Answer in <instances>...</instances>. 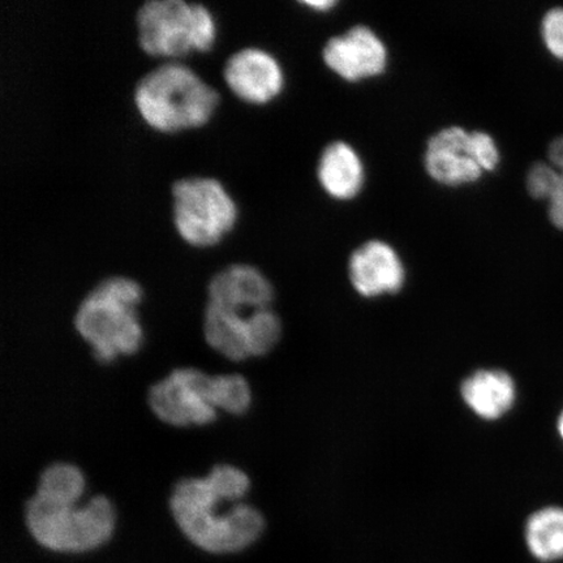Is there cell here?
<instances>
[{
	"label": "cell",
	"mask_w": 563,
	"mask_h": 563,
	"mask_svg": "<svg viewBox=\"0 0 563 563\" xmlns=\"http://www.w3.org/2000/svg\"><path fill=\"white\" fill-rule=\"evenodd\" d=\"M203 335L211 349L232 362L251 357L246 317L220 307L207 305L203 314Z\"/></svg>",
	"instance_id": "obj_15"
},
{
	"label": "cell",
	"mask_w": 563,
	"mask_h": 563,
	"mask_svg": "<svg viewBox=\"0 0 563 563\" xmlns=\"http://www.w3.org/2000/svg\"><path fill=\"white\" fill-rule=\"evenodd\" d=\"M147 405L173 427L208 426L217 419V408L187 382L180 368L151 387Z\"/></svg>",
	"instance_id": "obj_11"
},
{
	"label": "cell",
	"mask_w": 563,
	"mask_h": 563,
	"mask_svg": "<svg viewBox=\"0 0 563 563\" xmlns=\"http://www.w3.org/2000/svg\"><path fill=\"white\" fill-rule=\"evenodd\" d=\"M86 490V477L74 464L58 462L46 467L40 476L37 493L45 501L74 506Z\"/></svg>",
	"instance_id": "obj_17"
},
{
	"label": "cell",
	"mask_w": 563,
	"mask_h": 563,
	"mask_svg": "<svg viewBox=\"0 0 563 563\" xmlns=\"http://www.w3.org/2000/svg\"><path fill=\"white\" fill-rule=\"evenodd\" d=\"M558 429H559V433L561 435V439L563 440V411H562V413L560 415V418H559Z\"/></svg>",
	"instance_id": "obj_27"
},
{
	"label": "cell",
	"mask_w": 563,
	"mask_h": 563,
	"mask_svg": "<svg viewBox=\"0 0 563 563\" xmlns=\"http://www.w3.org/2000/svg\"><path fill=\"white\" fill-rule=\"evenodd\" d=\"M543 38L548 51L563 60V9H552L543 19Z\"/></svg>",
	"instance_id": "obj_23"
},
{
	"label": "cell",
	"mask_w": 563,
	"mask_h": 563,
	"mask_svg": "<svg viewBox=\"0 0 563 563\" xmlns=\"http://www.w3.org/2000/svg\"><path fill=\"white\" fill-rule=\"evenodd\" d=\"M474 153L484 173L495 172L501 161L496 140L489 133L473 131Z\"/></svg>",
	"instance_id": "obj_22"
},
{
	"label": "cell",
	"mask_w": 563,
	"mask_h": 563,
	"mask_svg": "<svg viewBox=\"0 0 563 563\" xmlns=\"http://www.w3.org/2000/svg\"><path fill=\"white\" fill-rule=\"evenodd\" d=\"M272 282L250 264H232L214 274L208 284V305L243 313L244 309L269 308Z\"/></svg>",
	"instance_id": "obj_12"
},
{
	"label": "cell",
	"mask_w": 563,
	"mask_h": 563,
	"mask_svg": "<svg viewBox=\"0 0 563 563\" xmlns=\"http://www.w3.org/2000/svg\"><path fill=\"white\" fill-rule=\"evenodd\" d=\"M221 504L207 477L181 478L170 498L176 525L202 551L234 553L262 537L265 528L262 512L243 503L222 511Z\"/></svg>",
	"instance_id": "obj_1"
},
{
	"label": "cell",
	"mask_w": 563,
	"mask_h": 563,
	"mask_svg": "<svg viewBox=\"0 0 563 563\" xmlns=\"http://www.w3.org/2000/svg\"><path fill=\"white\" fill-rule=\"evenodd\" d=\"M173 223L181 241L207 249L218 244L238 221V207L222 183L210 176H186L172 186Z\"/></svg>",
	"instance_id": "obj_6"
},
{
	"label": "cell",
	"mask_w": 563,
	"mask_h": 563,
	"mask_svg": "<svg viewBox=\"0 0 563 563\" xmlns=\"http://www.w3.org/2000/svg\"><path fill=\"white\" fill-rule=\"evenodd\" d=\"M562 173L545 164H534L527 175V189L533 199H551L559 187Z\"/></svg>",
	"instance_id": "obj_21"
},
{
	"label": "cell",
	"mask_w": 563,
	"mask_h": 563,
	"mask_svg": "<svg viewBox=\"0 0 563 563\" xmlns=\"http://www.w3.org/2000/svg\"><path fill=\"white\" fill-rule=\"evenodd\" d=\"M207 481L222 503L239 504L251 488L249 475L230 464H218L211 468Z\"/></svg>",
	"instance_id": "obj_20"
},
{
	"label": "cell",
	"mask_w": 563,
	"mask_h": 563,
	"mask_svg": "<svg viewBox=\"0 0 563 563\" xmlns=\"http://www.w3.org/2000/svg\"><path fill=\"white\" fill-rule=\"evenodd\" d=\"M133 103L152 130L175 133L208 123L220 95L191 67L167 60L140 77Z\"/></svg>",
	"instance_id": "obj_2"
},
{
	"label": "cell",
	"mask_w": 563,
	"mask_h": 563,
	"mask_svg": "<svg viewBox=\"0 0 563 563\" xmlns=\"http://www.w3.org/2000/svg\"><path fill=\"white\" fill-rule=\"evenodd\" d=\"M305 4L316 11H329L335 7L336 2H332V0H312V2H305Z\"/></svg>",
	"instance_id": "obj_26"
},
{
	"label": "cell",
	"mask_w": 563,
	"mask_h": 563,
	"mask_svg": "<svg viewBox=\"0 0 563 563\" xmlns=\"http://www.w3.org/2000/svg\"><path fill=\"white\" fill-rule=\"evenodd\" d=\"M317 179L323 191L332 199H355L362 192L365 183V166L361 154L344 141H334L320 156Z\"/></svg>",
	"instance_id": "obj_13"
},
{
	"label": "cell",
	"mask_w": 563,
	"mask_h": 563,
	"mask_svg": "<svg viewBox=\"0 0 563 563\" xmlns=\"http://www.w3.org/2000/svg\"><path fill=\"white\" fill-rule=\"evenodd\" d=\"M349 274L352 286L364 298L396 294L406 282V267L396 249L376 239L352 253Z\"/></svg>",
	"instance_id": "obj_10"
},
{
	"label": "cell",
	"mask_w": 563,
	"mask_h": 563,
	"mask_svg": "<svg viewBox=\"0 0 563 563\" xmlns=\"http://www.w3.org/2000/svg\"><path fill=\"white\" fill-rule=\"evenodd\" d=\"M25 522L33 539L54 552L82 553L108 543L115 528V509L104 496L77 508L34 496L25 506Z\"/></svg>",
	"instance_id": "obj_4"
},
{
	"label": "cell",
	"mask_w": 563,
	"mask_h": 563,
	"mask_svg": "<svg viewBox=\"0 0 563 563\" xmlns=\"http://www.w3.org/2000/svg\"><path fill=\"white\" fill-rule=\"evenodd\" d=\"M549 158H551L553 165L558 166L563 174V136L555 139L551 146H549Z\"/></svg>",
	"instance_id": "obj_25"
},
{
	"label": "cell",
	"mask_w": 563,
	"mask_h": 563,
	"mask_svg": "<svg viewBox=\"0 0 563 563\" xmlns=\"http://www.w3.org/2000/svg\"><path fill=\"white\" fill-rule=\"evenodd\" d=\"M424 165L433 180L448 187L471 185L485 174L474 153L473 131L460 125L446 126L429 139Z\"/></svg>",
	"instance_id": "obj_9"
},
{
	"label": "cell",
	"mask_w": 563,
	"mask_h": 563,
	"mask_svg": "<svg viewBox=\"0 0 563 563\" xmlns=\"http://www.w3.org/2000/svg\"><path fill=\"white\" fill-rule=\"evenodd\" d=\"M462 398L476 417L496 420L508 413L517 399V387L509 373L483 369L464 379Z\"/></svg>",
	"instance_id": "obj_14"
},
{
	"label": "cell",
	"mask_w": 563,
	"mask_h": 563,
	"mask_svg": "<svg viewBox=\"0 0 563 563\" xmlns=\"http://www.w3.org/2000/svg\"><path fill=\"white\" fill-rule=\"evenodd\" d=\"M525 540L538 561L563 560V508L549 506L533 512L525 527Z\"/></svg>",
	"instance_id": "obj_16"
},
{
	"label": "cell",
	"mask_w": 563,
	"mask_h": 563,
	"mask_svg": "<svg viewBox=\"0 0 563 563\" xmlns=\"http://www.w3.org/2000/svg\"><path fill=\"white\" fill-rule=\"evenodd\" d=\"M222 76L232 95L250 104L269 103L285 87V73L279 60L256 46L232 53L224 62Z\"/></svg>",
	"instance_id": "obj_7"
},
{
	"label": "cell",
	"mask_w": 563,
	"mask_h": 563,
	"mask_svg": "<svg viewBox=\"0 0 563 563\" xmlns=\"http://www.w3.org/2000/svg\"><path fill=\"white\" fill-rule=\"evenodd\" d=\"M141 300L143 288L136 280L114 276L101 280L80 302L75 328L98 362L108 364L140 350L144 332L136 308Z\"/></svg>",
	"instance_id": "obj_3"
},
{
	"label": "cell",
	"mask_w": 563,
	"mask_h": 563,
	"mask_svg": "<svg viewBox=\"0 0 563 563\" xmlns=\"http://www.w3.org/2000/svg\"><path fill=\"white\" fill-rule=\"evenodd\" d=\"M136 31L141 51L172 60L210 51L217 37L213 13L186 0H147L136 11Z\"/></svg>",
	"instance_id": "obj_5"
},
{
	"label": "cell",
	"mask_w": 563,
	"mask_h": 563,
	"mask_svg": "<svg viewBox=\"0 0 563 563\" xmlns=\"http://www.w3.org/2000/svg\"><path fill=\"white\" fill-rule=\"evenodd\" d=\"M246 334L251 356H265L277 346L282 336L279 317L269 308L253 311L246 317Z\"/></svg>",
	"instance_id": "obj_19"
},
{
	"label": "cell",
	"mask_w": 563,
	"mask_h": 563,
	"mask_svg": "<svg viewBox=\"0 0 563 563\" xmlns=\"http://www.w3.org/2000/svg\"><path fill=\"white\" fill-rule=\"evenodd\" d=\"M323 62L343 80L357 82L385 73L389 52L379 35L367 25H355L327 42Z\"/></svg>",
	"instance_id": "obj_8"
},
{
	"label": "cell",
	"mask_w": 563,
	"mask_h": 563,
	"mask_svg": "<svg viewBox=\"0 0 563 563\" xmlns=\"http://www.w3.org/2000/svg\"><path fill=\"white\" fill-rule=\"evenodd\" d=\"M549 201V220L555 228L563 230V174L562 179Z\"/></svg>",
	"instance_id": "obj_24"
},
{
	"label": "cell",
	"mask_w": 563,
	"mask_h": 563,
	"mask_svg": "<svg viewBox=\"0 0 563 563\" xmlns=\"http://www.w3.org/2000/svg\"><path fill=\"white\" fill-rule=\"evenodd\" d=\"M211 404L220 410L241 417L250 410L252 393L249 382L238 373L213 377Z\"/></svg>",
	"instance_id": "obj_18"
}]
</instances>
